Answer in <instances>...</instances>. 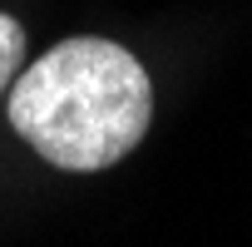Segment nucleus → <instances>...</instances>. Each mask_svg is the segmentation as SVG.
Here are the masks:
<instances>
[{
    "label": "nucleus",
    "mask_w": 252,
    "mask_h": 247,
    "mask_svg": "<svg viewBox=\"0 0 252 247\" xmlns=\"http://www.w3.org/2000/svg\"><path fill=\"white\" fill-rule=\"evenodd\" d=\"M20 64H25V25L0 10V94L15 84Z\"/></svg>",
    "instance_id": "nucleus-2"
},
{
    "label": "nucleus",
    "mask_w": 252,
    "mask_h": 247,
    "mask_svg": "<svg viewBox=\"0 0 252 247\" xmlns=\"http://www.w3.org/2000/svg\"><path fill=\"white\" fill-rule=\"evenodd\" d=\"M154 119L149 69L114 40H60L10 84V129L64 173H99L134 154Z\"/></svg>",
    "instance_id": "nucleus-1"
}]
</instances>
